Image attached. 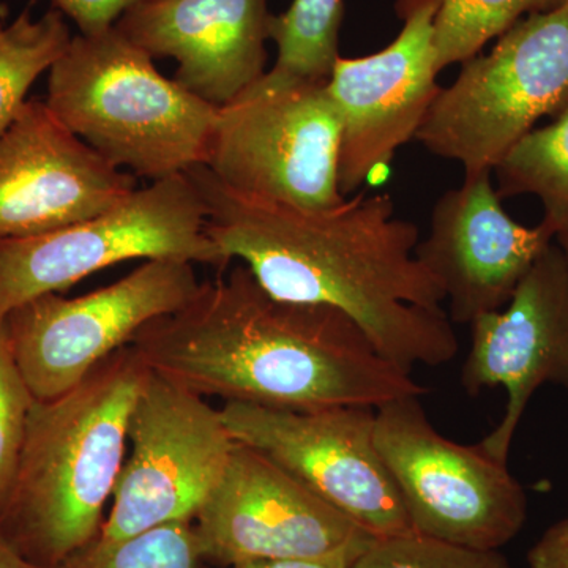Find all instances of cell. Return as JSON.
Segmentation results:
<instances>
[{
  "instance_id": "9",
  "label": "cell",
  "mask_w": 568,
  "mask_h": 568,
  "mask_svg": "<svg viewBox=\"0 0 568 568\" xmlns=\"http://www.w3.org/2000/svg\"><path fill=\"white\" fill-rule=\"evenodd\" d=\"M200 286L189 261H145L91 294L32 298L9 313L3 328L32 395L50 402L130 345L145 324L185 305Z\"/></svg>"
},
{
  "instance_id": "11",
  "label": "cell",
  "mask_w": 568,
  "mask_h": 568,
  "mask_svg": "<svg viewBox=\"0 0 568 568\" xmlns=\"http://www.w3.org/2000/svg\"><path fill=\"white\" fill-rule=\"evenodd\" d=\"M220 413L235 443L272 459L372 536L414 534L377 452L373 407L290 410L224 403Z\"/></svg>"
},
{
  "instance_id": "20",
  "label": "cell",
  "mask_w": 568,
  "mask_h": 568,
  "mask_svg": "<svg viewBox=\"0 0 568 568\" xmlns=\"http://www.w3.org/2000/svg\"><path fill=\"white\" fill-rule=\"evenodd\" d=\"M343 0H294L282 14H272L268 39L278 48L272 81H327L339 58Z\"/></svg>"
},
{
  "instance_id": "24",
  "label": "cell",
  "mask_w": 568,
  "mask_h": 568,
  "mask_svg": "<svg viewBox=\"0 0 568 568\" xmlns=\"http://www.w3.org/2000/svg\"><path fill=\"white\" fill-rule=\"evenodd\" d=\"M36 396L26 384L0 324V514L20 466Z\"/></svg>"
},
{
  "instance_id": "6",
  "label": "cell",
  "mask_w": 568,
  "mask_h": 568,
  "mask_svg": "<svg viewBox=\"0 0 568 568\" xmlns=\"http://www.w3.org/2000/svg\"><path fill=\"white\" fill-rule=\"evenodd\" d=\"M132 260L230 264L205 234L203 200L189 175L136 189L118 207L62 230L0 239V324L32 298Z\"/></svg>"
},
{
  "instance_id": "19",
  "label": "cell",
  "mask_w": 568,
  "mask_h": 568,
  "mask_svg": "<svg viewBox=\"0 0 568 568\" xmlns=\"http://www.w3.org/2000/svg\"><path fill=\"white\" fill-rule=\"evenodd\" d=\"M33 2L14 18L0 17V134L13 122L41 74L51 70L69 48V24L51 9L33 18Z\"/></svg>"
},
{
  "instance_id": "8",
  "label": "cell",
  "mask_w": 568,
  "mask_h": 568,
  "mask_svg": "<svg viewBox=\"0 0 568 568\" xmlns=\"http://www.w3.org/2000/svg\"><path fill=\"white\" fill-rule=\"evenodd\" d=\"M420 396L377 407L375 443L394 477L414 532L458 547L503 548L528 517V497L507 463L480 444L463 446L440 435Z\"/></svg>"
},
{
  "instance_id": "16",
  "label": "cell",
  "mask_w": 568,
  "mask_h": 568,
  "mask_svg": "<svg viewBox=\"0 0 568 568\" xmlns=\"http://www.w3.org/2000/svg\"><path fill=\"white\" fill-rule=\"evenodd\" d=\"M500 201L491 173L465 178L439 197L428 237L418 242L416 256L443 286L452 323L499 312L556 239L544 223L515 222Z\"/></svg>"
},
{
  "instance_id": "25",
  "label": "cell",
  "mask_w": 568,
  "mask_h": 568,
  "mask_svg": "<svg viewBox=\"0 0 568 568\" xmlns=\"http://www.w3.org/2000/svg\"><path fill=\"white\" fill-rule=\"evenodd\" d=\"M141 0H51L52 9L61 11L80 29L81 36H97L114 28L125 11Z\"/></svg>"
},
{
  "instance_id": "28",
  "label": "cell",
  "mask_w": 568,
  "mask_h": 568,
  "mask_svg": "<svg viewBox=\"0 0 568 568\" xmlns=\"http://www.w3.org/2000/svg\"><path fill=\"white\" fill-rule=\"evenodd\" d=\"M0 568H44L37 566L18 551L0 530Z\"/></svg>"
},
{
  "instance_id": "30",
  "label": "cell",
  "mask_w": 568,
  "mask_h": 568,
  "mask_svg": "<svg viewBox=\"0 0 568 568\" xmlns=\"http://www.w3.org/2000/svg\"><path fill=\"white\" fill-rule=\"evenodd\" d=\"M0 17L9 18V9H7L6 3H0Z\"/></svg>"
},
{
  "instance_id": "3",
  "label": "cell",
  "mask_w": 568,
  "mask_h": 568,
  "mask_svg": "<svg viewBox=\"0 0 568 568\" xmlns=\"http://www.w3.org/2000/svg\"><path fill=\"white\" fill-rule=\"evenodd\" d=\"M149 373L126 345L67 394L33 403L17 477L0 514V530L26 559L58 568L99 538Z\"/></svg>"
},
{
  "instance_id": "7",
  "label": "cell",
  "mask_w": 568,
  "mask_h": 568,
  "mask_svg": "<svg viewBox=\"0 0 568 568\" xmlns=\"http://www.w3.org/2000/svg\"><path fill=\"white\" fill-rule=\"evenodd\" d=\"M342 118L327 81H272L219 110L204 166L235 192L328 209L346 200L338 189Z\"/></svg>"
},
{
  "instance_id": "1",
  "label": "cell",
  "mask_w": 568,
  "mask_h": 568,
  "mask_svg": "<svg viewBox=\"0 0 568 568\" xmlns=\"http://www.w3.org/2000/svg\"><path fill=\"white\" fill-rule=\"evenodd\" d=\"M185 174L203 200L205 234L268 294L339 310L406 372L458 354L443 286L416 256L420 231L395 216L390 194L358 192L334 207L305 209L235 192L204 164Z\"/></svg>"
},
{
  "instance_id": "27",
  "label": "cell",
  "mask_w": 568,
  "mask_h": 568,
  "mask_svg": "<svg viewBox=\"0 0 568 568\" xmlns=\"http://www.w3.org/2000/svg\"><path fill=\"white\" fill-rule=\"evenodd\" d=\"M361 555L362 552L343 551L324 558L252 560L231 568H351Z\"/></svg>"
},
{
  "instance_id": "29",
  "label": "cell",
  "mask_w": 568,
  "mask_h": 568,
  "mask_svg": "<svg viewBox=\"0 0 568 568\" xmlns=\"http://www.w3.org/2000/svg\"><path fill=\"white\" fill-rule=\"evenodd\" d=\"M556 241H558L560 248H562L564 254H566L568 263V235H559V237H556Z\"/></svg>"
},
{
  "instance_id": "10",
  "label": "cell",
  "mask_w": 568,
  "mask_h": 568,
  "mask_svg": "<svg viewBox=\"0 0 568 568\" xmlns=\"http://www.w3.org/2000/svg\"><path fill=\"white\" fill-rule=\"evenodd\" d=\"M129 443L102 540L194 521L235 447L220 409L153 372L134 403Z\"/></svg>"
},
{
  "instance_id": "18",
  "label": "cell",
  "mask_w": 568,
  "mask_h": 568,
  "mask_svg": "<svg viewBox=\"0 0 568 568\" xmlns=\"http://www.w3.org/2000/svg\"><path fill=\"white\" fill-rule=\"evenodd\" d=\"M500 197L534 194L555 237L568 235V108L526 134L495 168Z\"/></svg>"
},
{
  "instance_id": "12",
  "label": "cell",
  "mask_w": 568,
  "mask_h": 568,
  "mask_svg": "<svg viewBox=\"0 0 568 568\" xmlns=\"http://www.w3.org/2000/svg\"><path fill=\"white\" fill-rule=\"evenodd\" d=\"M194 521L205 560L227 567L364 552L376 540L293 474L239 443Z\"/></svg>"
},
{
  "instance_id": "15",
  "label": "cell",
  "mask_w": 568,
  "mask_h": 568,
  "mask_svg": "<svg viewBox=\"0 0 568 568\" xmlns=\"http://www.w3.org/2000/svg\"><path fill=\"white\" fill-rule=\"evenodd\" d=\"M470 327L473 346L462 384L469 395L506 388L504 416L478 444L497 462L507 463L519 422L538 388H568V263L559 244L552 242L538 256L504 312L477 317Z\"/></svg>"
},
{
  "instance_id": "2",
  "label": "cell",
  "mask_w": 568,
  "mask_h": 568,
  "mask_svg": "<svg viewBox=\"0 0 568 568\" xmlns=\"http://www.w3.org/2000/svg\"><path fill=\"white\" fill-rule=\"evenodd\" d=\"M130 346L151 372L224 403L377 409L429 392L377 353L345 313L276 298L242 263L145 324Z\"/></svg>"
},
{
  "instance_id": "14",
  "label": "cell",
  "mask_w": 568,
  "mask_h": 568,
  "mask_svg": "<svg viewBox=\"0 0 568 568\" xmlns=\"http://www.w3.org/2000/svg\"><path fill=\"white\" fill-rule=\"evenodd\" d=\"M136 190L48 108L28 99L0 134V239L29 237L102 215Z\"/></svg>"
},
{
  "instance_id": "4",
  "label": "cell",
  "mask_w": 568,
  "mask_h": 568,
  "mask_svg": "<svg viewBox=\"0 0 568 568\" xmlns=\"http://www.w3.org/2000/svg\"><path fill=\"white\" fill-rule=\"evenodd\" d=\"M44 103L108 162L152 182L207 162L220 110L164 78L115 26L71 39Z\"/></svg>"
},
{
  "instance_id": "5",
  "label": "cell",
  "mask_w": 568,
  "mask_h": 568,
  "mask_svg": "<svg viewBox=\"0 0 568 568\" xmlns=\"http://www.w3.org/2000/svg\"><path fill=\"white\" fill-rule=\"evenodd\" d=\"M567 108L568 0L523 18L488 54L463 62L414 140L474 178L493 173L541 118Z\"/></svg>"
},
{
  "instance_id": "21",
  "label": "cell",
  "mask_w": 568,
  "mask_h": 568,
  "mask_svg": "<svg viewBox=\"0 0 568 568\" xmlns=\"http://www.w3.org/2000/svg\"><path fill=\"white\" fill-rule=\"evenodd\" d=\"M566 0H443L435 22L437 70L476 58L523 17L562 6Z\"/></svg>"
},
{
  "instance_id": "26",
  "label": "cell",
  "mask_w": 568,
  "mask_h": 568,
  "mask_svg": "<svg viewBox=\"0 0 568 568\" xmlns=\"http://www.w3.org/2000/svg\"><path fill=\"white\" fill-rule=\"evenodd\" d=\"M530 568H568V518L556 523L529 549Z\"/></svg>"
},
{
  "instance_id": "17",
  "label": "cell",
  "mask_w": 568,
  "mask_h": 568,
  "mask_svg": "<svg viewBox=\"0 0 568 568\" xmlns=\"http://www.w3.org/2000/svg\"><path fill=\"white\" fill-rule=\"evenodd\" d=\"M271 17L267 0H141L115 28L152 59H174L173 80L222 108L265 73Z\"/></svg>"
},
{
  "instance_id": "13",
  "label": "cell",
  "mask_w": 568,
  "mask_h": 568,
  "mask_svg": "<svg viewBox=\"0 0 568 568\" xmlns=\"http://www.w3.org/2000/svg\"><path fill=\"white\" fill-rule=\"evenodd\" d=\"M443 0H398V37L365 58L339 55L327 89L342 118L338 189L347 197L383 174L416 138L440 89L435 22Z\"/></svg>"
},
{
  "instance_id": "22",
  "label": "cell",
  "mask_w": 568,
  "mask_h": 568,
  "mask_svg": "<svg viewBox=\"0 0 568 568\" xmlns=\"http://www.w3.org/2000/svg\"><path fill=\"white\" fill-rule=\"evenodd\" d=\"M194 521H175L122 538H95L58 568H204Z\"/></svg>"
},
{
  "instance_id": "23",
  "label": "cell",
  "mask_w": 568,
  "mask_h": 568,
  "mask_svg": "<svg viewBox=\"0 0 568 568\" xmlns=\"http://www.w3.org/2000/svg\"><path fill=\"white\" fill-rule=\"evenodd\" d=\"M351 568H514L499 549L458 547L418 534L376 538Z\"/></svg>"
}]
</instances>
